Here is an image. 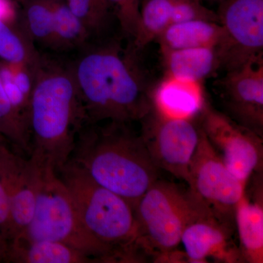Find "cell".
<instances>
[{"instance_id":"9c48e42d","label":"cell","mask_w":263,"mask_h":263,"mask_svg":"<svg viewBox=\"0 0 263 263\" xmlns=\"http://www.w3.org/2000/svg\"><path fill=\"white\" fill-rule=\"evenodd\" d=\"M217 15L224 30L218 46L221 67L228 71L263 54V0H219Z\"/></svg>"},{"instance_id":"6da1fadb","label":"cell","mask_w":263,"mask_h":263,"mask_svg":"<svg viewBox=\"0 0 263 263\" xmlns=\"http://www.w3.org/2000/svg\"><path fill=\"white\" fill-rule=\"evenodd\" d=\"M136 51L117 43L88 48L70 65L86 122L131 124L150 113L151 91L136 61Z\"/></svg>"},{"instance_id":"8992f818","label":"cell","mask_w":263,"mask_h":263,"mask_svg":"<svg viewBox=\"0 0 263 263\" xmlns=\"http://www.w3.org/2000/svg\"><path fill=\"white\" fill-rule=\"evenodd\" d=\"M17 236L60 242L83 252L95 263H114L108 249L85 228L67 186L52 169H45L32 220Z\"/></svg>"},{"instance_id":"30bf717a","label":"cell","mask_w":263,"mask_h":263,"mask_svg":"<svg viewBox=\"0 0 263 263\" xmlns=\"http://www.w3.org/2000/svg\"><path fill=\"white\" fill-rule=\"evenodd\" d=\"M141 122V136L156 167L187 183L200 139L199 126L193 120L164 117L152 110Z\"/></svg>"},{"instance_id":"ffe728a7","label":"cell","mask_w":263,"mask_h":263,"mask_svg":"<svg viewBox=\"0 0 263 263\" xmlns=\"http://www.w3.org/2000/svg\"><path fill=\"white\" fill-rule=\"evenodd\" d=\"M39 60L40 58L37 62L29 64L11 63L0 60V76L5 91L28 129L31 98Z\"/></svg>"},{"instance_id":"d4e9b609","label":"cell","mask_w":263,"mask_h":263,"mask_svg":"<svg viewBox=\"0 0 263 263\" xmlns=\"http://www.w3.org/2000/svg\"><path fill=\"white\" fill-rule=\"evenodd\" d=\"M66 3L90 34H99L106 27L109 18L98 10L93 0H66Z\"/></svg>"},{"instance_id":"44dd1931","label":"cell","mask_w":263,"mask_h":263,"mask_svg":"<svg viewBox=\"0 0 263 263\" xmlns=\"http://www.w3.org/2000/svg\"><path fill=\"white\" fill-rule=\"evenodd\" d=\"M53 13L51 48L71 50L82 47L91 37L86 26L70 9L66 0H52Z\"/></svg>"},{"instance_id":"4fadbf2b","label":"cell","mask_w":263,"mask_h":263,"mask_svg":"<svg viewBox=\"0 0 263 263\" xmlns=\"http://www.w3.org/2000/svg\"><path fill=\"white\" fill-rule=\"evenodd\" d=\"M191 20L219 23L217 13L200 0H142L139 24L132 48L136 52L143 49L171 24Z\"/></svg>"},{"instance_id":"d6986e66","label":"cell","mask_w":263,"mask_h":263,"mask_svg":"<svg viewBox=\"0 0 263 263\" xmlns=\"http://www.w3.org/2000/svg\"><path fill=\"white\" fill-rule=\"evenodd\" d=\"M165 74L203 81L221 67L216 47L186 48L161 51Z\"/></svg>"},{"instance_id":"3957f363","label":"cell","mask_w":263,"mask_h":263,"mask_svg":"<svg viewBox=\"0 0 263 263\" xmlns=\"http://www.w3.org/2000/svg\"><path fill=\"white\" fill-rule=\"evenodd\" d=\"M85 122L70 66L41 55L29 108V157L58 173L70 160Z\"/></svg>"},{"instance_id":"f1b7e54d","label":"cell","mask_w":263,"mask_h":263,"mask_svg":"<svg viewBox=\"0 0 263 263\" xmlns=\"http://www.w3.org/2000/svg\"><path fill=\"white\" fill-rule=\"evenodd\" d=\"M8 243L0 233V263L7 262Z\"/></svg>"},{"instance_id":"7402d4cb","label":"cell","mask_w":263,"mask_h":263,"mask_svg":"<svg viewBox=\"0 0 263 263\" xmlns=\"http://www.w3.org/2000/svg\"><path fill=\"white\" fill-rule=\"evenodd\" d=\"M20 23L34 42L51 48L53 13L52 0H18Z\"/></svg>"},{"instance_id":"5bb4252c","label":"cell","mask_w":263,"mask_h":263,"mask_svg":"<svg viewBox=\"0 0 263 263\" xmlns=\"http://www.w3.org/2000/svg\"><path fill=\"white\" fill-rule=\"evenodd\" d=\"M235 230L210 213L202 214L183 230L181 243L189 262H207L208 259L226 263L243 262L233 240Z\"/></svg>"},{"instance_id":"e0dca14e","label":"cell","mask_w":263,"mask_h":263,"mask_svg":"<svg viewBox=\"0 0 263 263\" xmlns=\"http://www.w3.org/2000/svg\"><path fill=\"white\" fill-rule=\"evenodd\" d=\"M8 243L7 262L95 263L83 252L60 242L17 236Z\"/></svg>"},{"instance_id":"f546056e","label":"cell","mask_w":263,"mask_h":263,"mask_svg":"<svg viewBox=\"0 0 263 263\" xmlns=\"http://www.w3.org/2000/svg\"><path fill=\"white\" fill-rule=\"evenodd\" d=\"M200 1L202 2H209V3H219V0H200Z\"/></svg>"},{"instance_id":"4316f807","label":"cell","mask_w":263,"mask_h":263,"mask_svg":"<svg viewBox=\"0 0 263 263\" xmlns=\"http://www.w3.org/2000/svg\"><path fill=\"white\" fill-rule=\"evenodd\" d=\"M0 233L7 241L12 236L11 213L9 191L0 167Z\"/></svg>"},{"instance_id":"83f0119b","label":"cell","mask_w":263,"mask_h":263,"mask_svg":"<svg viewBox=\"0 0 263 263\" xmlns=\"http://www.w3.org/2000/svg\"><path fill=\"white\" fill-rule=\"evenodd\" d=\"M95 5L98 10L105 15V16L108 17L110 15V11H111V7L109 4L108 0H93Z\"/></svg>"},{"instance_id":"cb8c5ba5","label":"cell","mask_w":263,"mask_h":263,"mask_svg":"<svg viewBox=\"0 0 263 263\" xmlns=\"http://www.w3.org/2000/svg\"><path fill=\"white\" fill-rule=\"evenodd\" d=\"M0 137L8 142L13 150L29 157L32 152L30 134L12 105L0 76Z\"/></svg>"},{"instance_id":"7a4b0ae2","label":"cell","mask_w":263,"mask_h":263,"mask_svg":"<svg viewBox=\"0 0 263 263\" xmlns=\"http://www.w3.org/2000/svg\"><path fill=\"white\" fill-rule=\"evenodd\" d=\"M129 124L85 122L69 161L99 185L124 199L134 210L158 179L159 169L141 134L132 130Z\"/></svg>"},{"instance_id":"9a60e30c","label":"cell","mask_w":263,"mask_h":263,"mask_svg":"<svg viewBox=\"0 0 263 263\" xmlns=\"http://www.w3.org/2000/svg\"><path fill=\"white\" fill-rule=\"evenodd\" d=\"M152 111L171 119L193 120L208 105L202 81L167 75L151 91Z\"/></svg>"},{"instance_id":"8fae6325","label":"cell","mask_w":263,"mask_h":263,"mask_svg":"<svg viewBox=\"0 0 263 263\" xmlns=\"http://www.w3.org/2000/svg\"><path fill=\"white\" fill-rule=\"evenodd\" d=\"M0 167L9 191L11 240L23 233L32 220L46 167L32 157L17 153L1 137Z\"/></svg>"},{"instance_id":"603a6c76","label":"cell","mask_w":263,"mask_h":263,"mask_svg":"<svg viewBox=\"0 0 263 263\" xmlns=\"http://www.w3.org/2000/svg\"><path fill=\"white\" fill-rule=\"evenodd\" d=\"M41 54L22 28L0 18V60L11 63H34Z\"/></svg>"},{"instance_id":"277c9868","label":"cell","mask_w":263,"mask_h":263,"mask_svg":"<svg viewBox=\"0 0 263 263\" xmlns=\"http://www.w3.org/2000/svg\"><path fill=\"white\" fill-rule=\"evenodd\" d=\"M57 174L85 228L108 249L114 263L149 260L140 243L134 210L124 199L99 185L70 161Z\"/></svg>"},{"instance_id":"ac0fdd59","label":"cell","mask_w":263,"mask_h":263,"mask_svg":"<svg viewBox=\"0 0 263 263\" xmlns=\"http://www.w3.org/2000/svg\"><path fill=\"white\" fill-rule=\"evenodd\" d=\"M224 30L218 22L191 20L173 24L157 38L160 51L202 47H218Z\"/></svg>"},{"instance_id":"5b68a950","label":"cell","mask_w":263,"mask_h":263,"mask_svg":"<svg viewBox=\"0 0 263 263\" xmlns=\"http://www.w3.org/2000/svg\"><path fill=\"white\" fill-rule=\"evenodd\" d=\"M210 213L190 190L157 179L134 209L142 249L155 262H183L178 250L183 230L202 214ZM211 214V213H210Z\"/></svg>"},{"instance_id":"7c38bea8","label":"cell","mask_w":263,"mask_h":263,"mask_svg":"<svg viewBox=\"0 0 263 263\" xmlns=\"http://www.w3.org/2000/svg\"><path fill=\"white\" fill-rule=\"evenodd\" d=\"M221 86L230 117L262 137L263 55L228 71Z\"/></svg>"},{"instance_id":"484cf974","label":"cell","mask_w":263,"mask_h":263,"mask_svg":"<svg viewBox=\"0 0 263 263\" xmlns=\"http://www.w3.org/2000/svg\"><path fill=\"white\" fill-rule=\"evenodd\" d=\"M123 32L128 37L136 36L140 22L141 0H108Z\"/></svg>"},{"instance_id":"52a82bcc","label":"cell","mask_w":263,"mask_h":263,"mask_svg":"<svg viewBox=\"0 0 263 263\" xmlns=\"http://www.w3.org/2000/svg\"><path fill=\"white\" fill-rule=\"evenodd\" d=\"M187 184L193 196L216 219L235 231V208L247 186L227 168L200 127Z\"/></svg>"},{"instance_id":"2e32d148","label":"cell","mask_w":263,"mask_h":263,"mask_svg":"<svg viewBox=\"0 0 263 263\" xmlns=\"http://www.w3.org/2000/svg\"><path fill=\"white\" fill-rule=\"evenodd\" d=\"M249 192L245 190L235 208V229L243 262H263L262 172L252 175Z\"/></svg>"},{"instance_id":"ba28073f","label":"cell","mask_w":263,"mask_h":263,"mask_svg":"<svg viewBox=\"0 0 263 263\" xmlns=\"http://www.w3.org/2000/svg\"><path fill=\"white\" fill-rule=\"evenodd\" d=\"M199 118L216 155L245 186L252 175L262 172V137L208 105Z\"/></svg>"}]
</instances>
